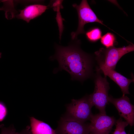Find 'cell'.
<instances>
[{
  "instance_id": "1",
  "label": "cell",
  "mask_w": 134,
  "mask_h": 134,
  "mask_svg": "<svg viewBox=\"0 0 134 134\" xmlns=\"http://www.w3.org/2000/svg\"><path fill=\"white\" fill-rule=\"evenodd\" d=\"M72 40L67 46L55 45V54L51 59L57 60L59 69L67 71L71 75L72 80H83L91 73V58L80 48L79 40Z\"/></svg>"
},
{
  "instance_id": "8",
  "label": "cell",
  "mask_w": 134,
  "mask_h": 134,
  "mask_svg": "<svg viewBox=\"0 0 134 134\" xmlns=\"http://www.w3.org/2000/svg\"><path fill=\"white\" fill-rule=\"evenodd\" d=\"M108 102L112 103L118 110L120 116L123 118L131 126L134 124V107L126 96L119 98L109 97Z\"/></svg>"
},
{
  "instance_id": "17",
  "label": "cell",
  "mask_w": 134,
  "mask_h": 134,
  "mask_svg": "<svg viewBox=\"0 0 134 134\" xmlns=\"http://www.w3.org/2000/svg\"><path fill=\"white\" fill-rule=\"evenodd\" d=\"M13 134H32L31 133H30L27 131H25V132H23L21 133H17V132H15Z\"/></svg>"
},
{
  "instance_id": "6",
  "label": "cell",
  "mask_w": 134,
  "mask_h": 134,
  "mask_svg": "<svg viewBox=\"0 0 134 134\" xmlns=\"http://www.w3.org/2000/svg\"><path fill=\"white\" fill-rule=\"evenodd\" d=\"M57 134H89V123L78 121L64 116L60 118Z\"/></svg>"
},
{
  "instance_id": "2",
  "label": "cell",
  "mask_w": 134,
  "mask_h": 134,
  "mask_svg": "<svg viewBox=\"0 0 134 134\" xmlns=\"http://www.w3.org/2000/svg\"><path fill=\"white\" fill-rule=\"evenodd\" d=\"M134 50V45L132 43L122 47L116 48L114 46L100 48L95 53L99 64L98 70L101 68L114 70L120 59L125 55Z\"/></svg>"
},
{
  "instance_id": "18",
  "label": "cell",
  "mask_w": 134,
  "mask_h": 134,
  "mask_svg": "<svg viewBox=\"0 0 134 134\" xmlns=\"http://www.w3.org/2000/svg\"><path fill=\"white\" fill-rule=\"evenodd\" d=\"M1 53L0 52V58H1Z\"/></svg>"
},
{
  "instance_id": "13",
  "label": "cell",
  "mask_w": 134,
  "mask_h": 134,
  "mask_svg": "<svg viewBox=\"0 0 134 134\" xmlns=\"http://www.w3.org/2000/svg\"><path fill=\"white\" fill-rule=\"evenodd\" d=\"M100 39L101 43L106 48L114 47L117 42L115 35L110 32H108L104 35Z\"/></svg>"
},
{
  "instance_id": "15",
  "label": "cell",
  "mask_w": 134,
  "mask_h": 134,
  "mask_svg": "<svg viewBox=\"0 0 134 134\" xmlns=\"http://www.w3.org/2000/svg\"><path fill=\"white\" fill-rule=\"evenodd\" d=\"M7 113V108L3 103L0 101V122L5 117Z\"/></svg>"
},
{
  "instance_id": "19",
  "label": "cell",
  "mask_w": 134,
  "mask_h": 134,
  "mask_svg": "<svg viewBox=\"0 0 134 134\" xmlns=\"http://www.w3.org/2000/svg\"><path fill=\"white\" fill-rule=\"evenodd\" d=\"M89 134H91V133H90Z\"/></svg>"
},
{
  "instance_id": "9",
  "label": "cell",
  "mask_w": 134,
  "mask_h": 134,
  "mask_svg": "<svg viewBox=\"0 0 134 134\" xmlns=\"http://www.w3.org/2000/svg\"><path fill=\"white\" fill-rule=\"evenodd\" d=\"M99 70L101 71L105 76H108L119 86L123 94L122 96L130 94L129 86L131 83L134 81V79L127 78L114 70L101 68Z\"/></svg>"
},
{
  "instance_id": "3",
  "label": "cell",
  "mask_w": 134,
  "mask_h": 134,
  "mask_svg": "<svg viewBox=\"0 0 134 134\" xmlns=\"http://www.w3.org/2000/svg\"><path fill=\"white\" fill-rule=\"evenodd\" d=\"M109 89V84L106 77L99 75L95 80L94 92L88 96L93 106H95L102 114H106L105 108L108 102Z\"/></svg>"
},
{
  "instance_id": "10",
  "label": "cell",
  "mask_w": 134,
  "mask_h": 134,
  "mask_svg": "<svg viewBox=\"0 0 134 134\" xmlns=\"http://www.w3.org/2000/svg\"><path fill=\"white\" fill-rule=\"evenodd\" d=\"M48 6L40 4H34L26 6L20 10V13L16 15L17 18L28 23L33 19L41 15L48 8Z\"/></svg>"
},
{
  "instance_id": "11",
  "label": "cell",
  "mask_w": 134,
  "mask_h": 134,
  "mask_svg": "<svg viewBox=\"0 0 134 134\" xmlns=\"http://www.w3.org/2000/svg\"><path fill=\"white\" fill-rule=\"evenodd\" d=\"M30 121L32 134H57L48 124L32 117Z\"/></svg>"
},
{
  "instance_id": "7",
  "label": "cell",
  "mask_w": 134,
  "mask_h": 134,
  "mask_svg": "<svg viewBox=\"0 0 134 134\" xmlns=\"http://www.w3.org/2000/svg\"><path fill=\"white\" fill-rule=\"evenodd\" d=\"M89 120L90 133L92 134H109L116 121L113 117L100 113L92 114Z\"/></svg>"
},
{
  "instance_id": "14",
  "label": "cell",
  "mask_w": 134,
  "mask_h": 134,
  "mask_svg": "<svg viewBox=\"0 0 134 134\" xmlns=\"http://www.w3.org/2000/svg\"><path fill=\"white\" fill-rule=\"evenodd\" d=\"M129 124L126 121H123L120 118L116 121L115 125L116 128L113 134H121L122 132Z\"/></svg>"
},
{
  "instance_id": "12",
  "label": "cell",
  "mask_w": 134,
  "mask_h": 134,
  "mask_svg": "<svg viewBox=\"0 0 134 134\" xmlns=\"http://www.w3.org/2000/svg\"><path fill=\"white\" fill-rule=\"evenodd\" d=\"M87 39L90 42H95L100 39L102 34V31L99 28H92L85 33Z\"/></svg>"
},
{
  "instance_id": "4",
  "label": "cell",
  "mask_w": 134,
  "mask_h": 134,
  "mask_svg": "<svg viewBox=\"0 0 134 134\" xmlns=\"http://www.w3.org/2000/svg\"><path fill=\"white\" fill-rule=\"evenodd\" d=\"M72 5L73 7L76 9L77 11L78 17V23L76 31L72 32L71 33L72 40L77 39V36L79 34L85 33L84 27V25L88 23L97 22L109 29L103 23L102 21L97 17L87 0H82L80 4L79 5L74 3Z\"/></svg>"
},
{
  "instance_id": "16",
  "label": "cell",
  "mask_w": 134,
  "mask_h": 134,
  "mask_svg": "<svg viewBox=\"0 0 134 134\" xmlns=\"http://www.w3.org/2000/svg\"><path fill=\"white\" fill-rule=\"evenodd\" d=\"M0 127L1 130L0 134H13L15 132V129L13 127L7 128L4 127L3 125H1Z\"/></svg>"
},
{
  "instance_id": "5",
  "label": "cell",
  "mask_w": 134,
  "mask_h": 134,
  "mask_svg": "<svg viewBox=\"0 0 134 134\" xmlns=\"http://www.w3.org/2000/svg\"><path fill=\"white\" fill-rule=\"evenodd\" d=\"M93 105L88 97L78 99H72L67 106L65 116L80 121L85 122L89 120L92 115L91 109Z\"/></svg>"
}]
</instances>
